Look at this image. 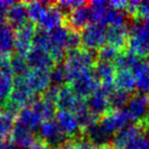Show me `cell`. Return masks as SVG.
<instances>
[{"instance_id": "cell-1", "label": "cell", "mask_w": 149, "mask_h": 149, "mask_svg": "<svg viewBox=\"0 0 149 149\" xmlns=\"http://www.w3.org/2000/svg\"><path fill=\"white\" fill-rule=\"evenodd\" d=\"M95 53L86 48L72 50L66 53L64 61V70L66 74V82L72 83L81 74L92 72L96 63Z\"/></svg>"}, {"instance_id": "cell-2", "label": "cell", "mask_w": 149, "mask_h": 149, "mask_svg": "<svg viewBox=\"0 0 149 149\" xmlns=\"http://www.w3.org/2000/svg\"><path fill=\"white\" fill-rule=\"evenodd\" d=\"M116 87L113 85H100L95 92L86 100V103L90 112L97 118H101L107 113L110 107L109 96L114 91Z\"/></svg>"}, {"instance_id": "cell-3", "label": "cell", "mask_w": 149, "mask_h": 149, "mask_svg": "<svg viewBox=\"0 0 149 149\" xmlns=\"http://www.w3.org/2000/svg\"><path fill=\"white\" fill-rule=\"evenodd\" d=\"M129 122H131L130 116L127 110L123 108V109H110L100 118L98 124L103 132L110 137L128 126Z\"/></svg>"}, {"instance_id": "cell-4", "label": "cell", "mask_w": 149, "mask_h": 149, "mask_svg": "<svg viewBox=\"0 0 149 149\" xmlns=\"http://www.w3.org/2000/svg\"><path fill=\"white\" fill-rule=\"evenodd\" d=\"M82 44L90 51L99 50L106 42V28L101 24H89L81 32Z\"/></svg>"}, {"instance_id": "cell-5", "label": "cell", "mask_w": 149, "mask_h": 149, "mask_svg": "<svg viewBox=\"0 0 149 149\" xmlns=\"http://www.w3.org/2000/svg\"><path fill=\"white\" fill-rule=\"evenodd\" d=\"M131 120L136 124L149 118V97L144 93H135L131 95L126 108Z\"/></svg>"}, {"instance_id": "cell-6", "label": "cell", "mask_w": 149, "mask_h": 149, "mask_svg": "<svg viewBox=\"0 0 149 149\" xmlns=\"http://www.w3.org/2000/svg\"><path fill=\"white\" fill-rule=\"evenodd\" d=\"M36 30H37L36 26L30 22L17 28L15 38V49L17 54L27 56V54L31 51V49L33 48V41Z\"/></svg>"}, {"instance_id": "cell-7", "label": "cell", "mask_w": 149, "mask_h": 149, "mask_svg": "<svg viewBox=\"0 0 149 149\" xmlns=\"http://www.w3.org/2000/svg\"><path fill=\"white\" fill-rule=\"evenodd\" d=\"M70 84L76 95L83 100H87L99 87V82L94 76L93 70L81 74Z\"/></svg>"}, {"instance_id": "cell-8", "label": "cell", "mask_w": 149, "mask_h": 149, "mask_svg": "<svg viewBox=\"0 0 149 149\" xmlns=\"http://www.w3.org/2000/svg\"><path fill=\"white\" fill-rule=\"evenodd\" d=\"M40 137L49 146L56 148L66 142L65 136L61 132L56 120H45L39 128Z\"/></svg>"}, {"instance_id": "cell-9", "label": "cell", "mask_w": 149, "mask_h": 149, "mask_svg": "<svg viewBox=\"0 0 149 149\" xmlns=\"http://www.w3.org/2000/svg\"><path fill=\"white\" fill-rule=\"evenodd\" d=\"M56 116V122L59 126L61 132L65 137L70 138H78L80 137V133H82V129L80 127L76 114L70 110H58Z\"/></svg>"}, {"instance_id": "cell-10", "label": "cell", "mask_w": 149, "mask_h": 149, "mask_svg": "<svg viewBox=\"0 0 149 149\" xmlns=\"http://www.w3.org/2000/svg\"><path fill=\"white\" fill-rule=\"evenodd\" d=\"M130 30L127 25L109 26L106 29V42L108 45L116 48L120 51H126L128 49Z\"/></svg>"}, {"instance_id": "cell-11", "label": "cell", "mask_w": 149, "mask_h": 149, "mask_svg": "<svg viewBox=\"0 0 149 149\" xmlns=\"http://www.w3.org/2000/svg\"><path fill=\"white\" fill-rule=\"evenodd\" d=\"M29 87L34 94H43L51 86L50 70H31L25 76Z\"/></svg>"}, {"instance_id": "cell-12", "label": "cell", "mask_w": 149, "mask_h": 149, "mask_svg": "<svg viewBox=\"0 0 149 149\" xmlns=\"http://www.w3.org/2000/svg\"><path fill=\"white\" fill-rule=\"evenodd\" d=\"M37 24L41 29L49 32L65 24V15L55 3H51Z\"/></svg>"}, {"instance_id": "cell-13", "label": "cell", "mask_w": 149, "mask_h": 149, "mask_svg": "<svg viewBox=\"0 0 149 149\" xmlns=\"http://www.w3.org/2000/svg\"><path fill=\"white\" fill-rule=\"evenodd\" d=\"M89 23H92L89 7L83 5V6L74 9L68 15H65V24L64 25L68 28H70V30L81 32L89 25Z\"/></svg>"}, {"instance_id": "cell-14", "label": "cell", "mask_w": 149, "mask_h": 149, "mask_svg": "<svg viewBox=\"0 0 149 149\" xmlns=\"http://www.w3.org/2000/svg\"><path fill=\"white\" fill-rule=\"evenodd\" d=\"M143 133L144 131L138 124L128 125L113 135V138L110 143L114 149H125L131 141Z\"/></svg>"}, {"instance_id": "cell-15", "label": "cell", "mask_w": 149, "mask_h": 149, "mask_svg": "<svg viewBox=\"0 0 149 149\" xmlns=\"http://www.w3.org/2000/svg\"><path fill=\"white\" fill-rule=\"evenodd\" d=\"M26 58H27L29 68H32V70H51L55 65L50 54L39 48H32L31 51L27 54Z\"/></svg>"}, {"instance_id": "cell-16", "label": "cell", "mask_w": 149, "mask_h": 149, "mask_svg": "<svg viewBox=\"0 0 149 149\" xmlns=\"http://www.w3.org/2000/svg\"><path fill=\"white\" fill-rule=\"evenodd\" d=\"M10 137L13 144L22 149H30L37 140L33 131L17 122H15Z\"/></svg>"}, {"instance_id": "cell-17", "label": "cell", "mask_w": 149, "mask_h": 149, "mask_svg": "<svg viewBox=\"0 0 149 149\" xmlns=\"http://www.w3.org/2000/svg\"><path fill=\"white\" fill-rule=\"evenodd\" d=\"M80 99L74 90L72 89L70 85H62L58 89V93L56 96L55 106L59 108V110H70L74 111V108L79 104Z\"/></svg>"}, {"instance_id": "cell-18", "label": "cell", "mask_w": 149, "mask_h": 149, "mask_svg": "<svg viewBox=\"0 0 149 149\" xmlns=\"http://www.w3.org/2000/svg\"><path fill=\"white\" fill-rule=\"evenodd\" d=\"M132 70L136 77V88L140 93H149V61L141 57L133 65Z\"/></svg>"}, {"instance_id": "cell-19", "label": "cell", "mask_w": 149, "mask_h": 149, "mask_svg": "<svg viewBox=\"0 0 149 149\" xmlns=\"http://www.w3.org/2000/svg\"><path fill=\"white\" fill-rule=\"evenodd\" d=\"M8 25L13 28H19L29 23V11L27 2H15L8 8L6 15Z\"/></svg>"}, {"instance_id": "cell-20", "label": "cell", "mask_w": 149, "mask_h": 149, "mask_svg": "<svg viewBox=\"0 0 149 149\" xmlns=\"http://www.w3.org/2000/svg\"><path fill=\"white\" fill-rule=\"evenodd\" d=\"M116 68L114 63L97 60L93 68V74L100 85H113Z\"/></svg>"}, {"instance_id": "cell-21", "label": "cell", "mask_w": 149, "mask_h": 149, "mask_svg": "<svg viewBox=\"0 0 149 149\" xmlns=\"http://www.w3.org/2000/svg\"><path fill=\"white\" fill-rule=\"evenodd\" d=\"M114 87L116 89L131 94L136 88V77L134 72L129 68L116 70L114 77Z\"/></svg>"}, {"instance_id": "cell-22", "label": "cell", "mask_w": 149, "mask_h": 149, "mask_svg": "<svg viewBox=\"0 0 149 149\" xmlns=\"http://www.w3.org/2000/svg\"><path fill=\"white\" fill-rule=\"evenodd\" d=\"M17 122L29 128L30 130L34 131L38 130L44 123V120L40 116V114L29 104L28 106L19 110L17 116Z\"/></svg>"}, {"instance_id": "cell-23", "label": "cell", "mask_w": 149, "mask_h": 149, "mask_svg": "<svg viewBox=\"0 0 149 149\" xmlns=\"http://www.w3.org/2000/svg\"><path fill=\"white\" fill-rule=\"evenodd\" d=\"M15 32L8 23L0 25V53L10 54L15 48Z\"/></svg>"}, {"instance_id": "cell-24", "label": "cell", "mask_w": 149, "mask_h": 149, "mask_svg": "<svg viewBox=\"0 0 149 149\" xmlns=\"http://www.w3.org/2000/svg\"><path fill=\"white\" fill-rule=\"evenodd\" d=\"M99 122V120H98ZM83 136L86 139L90 141L92 144H94L95 146H97L98 148L105 144H109V136L105 134L103 132L101 128H100L99 124L96 123V124L91 125L90 127H88L87 129L83 131Z\"/></svg>"}, {"instance_id": "cell-25", "label": "cell", "mask_w": 149, "mask_h": 149, "mask_svg": "<svg viewBox=\"0 0 149 149\" xmlns=\"http://www.w3.org/2000/svg\"><path fill=\"white\" fill-rule=\"evenodd\" d=\"M30 105L40 114L43 120H53V116H55V103L45 99L41 96L39 98H36L31 102Z\"/></svg>"}, {"instance_id": "cell-26", "label": "cell", "mask_w": 149, "mask_h": 149, "mask_svg": "<svg viewBox=\"0 0 149 149\" xmlns=\"http://www.w3.org/2000/svg\"><path fill=\"white\" fill-rule=\"evenodd\" d=\"M13 72H0V106L2 107L11 95L13 89Z\"/></svg>"}, {"instance_id": "cell-27", "label": "cell", "mask_w": 149, "mask_h": 149, "mask_svg": "<svg viewBox=\"0 0 149 149\" xmlns=\"http://www.w3.org/2000/svg\"><path fill=\"white\" fill-rule=\"evenodd\" d=\"M17 116L6 111L4 109L0 110V144L10 137L11 131L15 124Z\"/></svg>"}, {"instance_id": "cell-28", "label": "cell", "mask_w": 149, "mask_h": 149, "mask_svg": "<svg viewBox=\"0 0 149 149\" xmlns=\"http://www.w3.org/2000/svg\"><path fill=\"white\" fill-rule=\"evenodd\" d=\"M10 66L13 72L17 74V77H24L29 72V64H28L27 58L17 53L10 56Z\"/></svg>"}, {"instance_id": "cell-29", "label": "cell", "mask_w": 149, "mask_h": 149, "mask_svg": "<svg viewBox=\"0 0 149 149\" xmlns=\"http://www.w3.org/2000/svg\"><path fill=\"white\" fill-rule=\"evenodd\" d=\"M52 2H46V1H31V2H27L30 19L38 23L39 19L42 17V15H43V13L47 9V7Z\"/></svg>"}, {"instance_id": "cell-30", "label": "cell", "mask_w": 149, "mask_h": 149, "mask_svg": "<svg viewBox=\"0 0 149 149\" xmlns=\"http://www.w3.org/2000/svg\"><path fill=\"white\" fill-rule=\"evenodd\" d=\"M131 94L120 91V90L114 89V91L109 96V102L111 109H123L124 106H127Z\"/></svg>"}, {"instance_id": "cell-31", "label": "cell", "mask_w": 149, "mask_h": 149, "mask_svg": "<svg viewBox=\"0 0 149 149\" xmlns=\"http://www.w3.org/2000/svg\"><path fill=\"white\" fill-rule=\"evenodd\" d=\"M120 53H122V51H120V50L116 49V48L106 44V45L102 46L99 50H97V55L96 56H97V60L114 62L118 59V57L120 56Z\"/></svg>"}, {"instance_id": "cell-32", "label": "cell", "mask_w": 149, "mask_h": 149, "mask_svg": "<svg viewBox=\"0 0 149 149\" xmlns=\"http://www.w3.org/2000/svg\"><path fill=\"white\" fill-rule=\"evenodd\" d=\"M33 47L39 48L46 52H49L50 49V38L49 33L45 30L39 29L36 30L35 36H34V41H33Z\"/></svg>"}, {"instance_id": "cell-33", "label": "cell", "mask_w": 149, "mask_h": 149, "mask_svg": "<svg viewBox=\"0 0 149 149\" xmlns=\"http://www.w3.org/2000/svg\"><path fill=\"white\" fill-rule=\"evenodd\" d=\"M50 81H51L52 86L60 87L64 85V82L66 81L65 70H64L63 64H55L51 70H50Z\"/></svg>"}, {"instance_id": "cell-34", "label": "cell", "mask_w": 149, "mask_h": 149, "mask_svg": "<svg viewBox=\"0 0 149 149\" xmlns=\"http://www.w3.org/2000/svg\"><path fill=\"white\" fill-rule=\"evenodd\" d=\"M81 44H82V39H81V34H80V32L70 29L68 39H66V43H65L66 53H68V51H72V50H76V49L81 48Z\"/></svg>"}, {"instance_id": "cell-35", "label": "cell", "mask_w": 149, "mask_h": 149, "mask_svg": "<svg viewBox=\"0 0 149 149\" xmlns=\"http://www.w3.org/2000/svg\"><path fill=\"white\" fill-rule=\"evenodd\" d=\"M74 144L76 146V149H98L97 146L92 144L88 139H86L84 136H80L76 138L74 141Z\"/></svg>"}, {"instance_id": "cell-36", "label": "cell", "mask_w": 149, "mask_h": 149, "mask_svg": "<svg viewBox=\"0 0 149 149\" xmlns=\"http://www.w3.org/2000/svg\"><path fill=\"white\" fill-rule=\"evenodd\" d=\"M13 3L15 2H13V1H6V0H4V1H0V25L4 24L8 8L13 4Z\"/></svg>"}, {"instance_id": "cell-37", "label": "cell", "mask_w": 149, "mask_h": 149, "mask_svg": "<svg viewBox=\"0 0 149 149\" xmlns=\"http://www.w3.org/2000/svg\"><path fill=\"white\" fill-rule=\"evenodd\" d=\"M30 149H52L51 146L47 144L45 141H43L42 139H38L35 141L33 145L30 147Z\"/></svg>"}, {"instance_id": "cell-38", "label": "cell", "mask_w": 149, "mask_h": 149, "mask_svg": "<svg viewBox=\"0 0 149 149\" xmlns=\"http://www.w3.org/2000/svg\"><path fill=\"white\" fill-rule=\"evenodd\" d=\"M55 149H76V146H74L72 141H66L65 143L61 144L60 146L56 147Z\"/></svg>"}, {"instance_id": "cell-39", "label": "cell", "mask_w": 149, "mask_h": 149, "mask_svg": "<svg viewBox=\"0 0 149 149\" xmlns=\"http://www.w3.org/2000/svg\"><path fill=\"white\" fill-rule=\"evenodd\" d=\"M0 149H17V147L13 144V142L9 141H5V142L0 144Z\"/></svg>"}]
</instances>
